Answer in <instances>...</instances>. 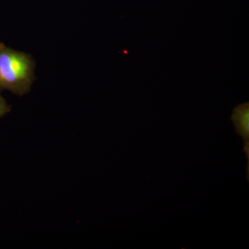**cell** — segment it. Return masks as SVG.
<instances>
[{
  "label": "cell",
  "instance_id": "7a4b0ae2",
  "mask_svg": "<svg viewBox=\"0 0 249 249\" xmlns=\"http://www.w3.org/2000/svg\"><path fill=\"white\" fill-rule=\"evenodd\" d=\"M231 120L236 133L244 140V152L247 160V178L249 181V103H242L234 107Z\"/></svg>",
  "mask_w": 249,
  "mask_h": 249
},
{
  "label": "cell",
  "instance_id": "6da1fadb",
  "mask_svg": "<svg viewBox=\"0 0 249 249\" xmlns=\"http://www.w3.org/2000/svg\"><path fill=\"white\" fill-rule=\"evenodd\" d=\"M36 62L30 54L6 47L0 42V90L18 96L31 91L35 81Z\"/></svg>",
  "mask_w": 249,
  "mask_h": 249
},
{
  "label": "cell",
  "instance_id": "3957f363",
  "mask_svg": "<svg viewBox=\"0 0 249 249\" xmlns=\"http://www.w3.org/2000/svg\"><path fill=\"white\" fill-rule=\"evenodd\" d=\"M1 91V90H0ZM11 110V106L0 94V118L6 115Z\"/></svg>",
  "mask_w": 249,
  "mask_h": 249
}]
</instances>
